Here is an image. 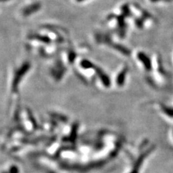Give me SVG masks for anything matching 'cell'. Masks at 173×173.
<instances>
[{
	"label": "cell",
	"mask_w": 173,
	"mask_h": 173,
	"mask_svg": "<svg viewBox=\"0 0 173 173\" xmlns=\"http://www.w3.org/2000/svg\"><path fill=\"white\" fill-rule=\"evenodd\" d=\"M126 70L125 69L123 72H120L119 75L118 76L117 83H118V85H122L124 83L125 78H126Z\"/></svg>",
	"instance_id": "obj_1"
}]
</instances>
